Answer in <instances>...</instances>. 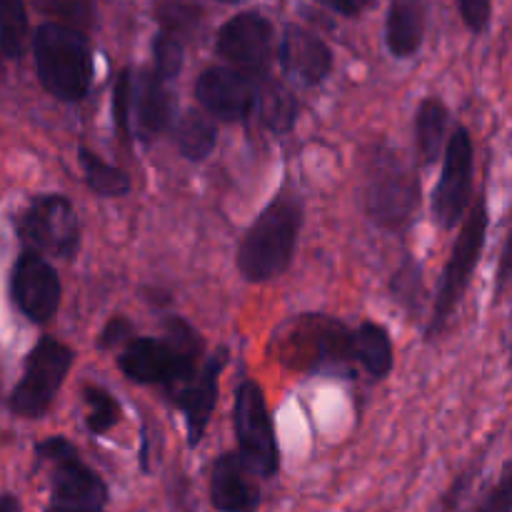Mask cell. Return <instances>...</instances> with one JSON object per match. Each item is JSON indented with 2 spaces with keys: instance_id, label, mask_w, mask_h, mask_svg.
<instances>
[{
  "instance_id": "1",
  "label": "cell",
  "mask_w": 512,
  "mask_h": 512,
  "mask_svg": "<svg viewBox=\"0 0 512 512\" xmlns=\"http://www.w3.org/2000/svg\"><path fill=\"white\" fill-rule=\"evenodd\" d=\"M303 218V198L295 190H283L265 205L238 248V270L248 283H268L290 268Z\"/></svg>"
},
{
  "instance_id": "2",
  "label": "cell",
  "mask_w": 512,
  "mask_h": 512,
  "mask_svg": "<svg viewBox=\"0 0 512 512\" xmlns=\"http://www.w3.org/2000/svg\"><path fill=\"white\" fill-rule=\"evenodd\" d=\"M163 338H133L125 343L118 368L133 383L163 385L188 383L200 370L203 338L183 318H165Z\"/></svg>"
},
{
  "instance_id": "3",
  "label": "cell",
  "mask_w": 512,
  "mask_h": 512,
  "mask_svg": "<svg viewBox=\"0 0 512 512\" xmlns=\"http://www.w3.org/2000/svg\"><path fill=\"white\" fill-rule=\"evenodd\" d=\"M35 70L40 85L63 103H78L93 85V53L80 30L45 23L33 35Z\"/></svg>"
},
{
  "instance_id": "4",
  "label": "cell",
  "mask_w": 512,
  "mask_h": 512,
  "mask_svg": "<svg viewBox=\"0 0 512 512\" xmlns=\"http://www.w3.org/2000/svg\"><path fill=\"white\" fill-rule=\"evenodd\" d=\"M420 208V178L398 148L373 155L365 183V210L378 228L400 233Z\"/></svg>"
},
{
  "instance_id": "5",
  "label": "cell",
  "mask_w": 512,
  "mask_h": 512,
  "mask_svg": "<svg viewBox=\"0 0 512 512\" xmlns=\"http://www.w3.org/2000/svg\"><path fill=\"white\" fill-rule=\"evenodd\" d=\"M488 223V203H485V198H480L473 205L468 218H465L463 228H460L458 238H455L453 250H450L448 263L443 268V275H440L438 290H435L433 315H430L428 330H425V338L428 340H435L448 328L450 318L455 315L458 305L463 303L475 268L480 263V255H483L485 238H488Z\"/></svg>"
},
{
  "instance_id": "6",
  "label": "cell",
  "mask_w": 512,
  "mask_h": 512,
  "mask_svg": "<svg viewBox=\"0 0 512 512\" xmlns=\"http://www.w3.org/2000/svg\"><path fill=\"white\" fill-rule=\"evenodd\" d=\"M118 128L143 143L168 130L175 120V95L153 70H123L113 90Z\"/></svg>"
},
{
  "instance_id": "7",
  "label": "cell",
  "mask_w": 512,
  "mask_h": 512,
  "mask_svg": "<svg viewBox=\"0 0 512 512\" xmlns=\"http://www.w3.org/2000/svg\"><path fill=\"white\" fill-rule=\"evenodd\" d=\"M75 363V353L68 345L45 335L25 355L23 378L13 388L8 400L10 413L23 420H40L48 415Z\"/></svg>"
},
{
  "instance_id": "8",
  "label": "cell",
  "mask_w": 512,
  "mask_h": 512,
  "mask_svg": "<svg viewBox=\"0 0 512 512\" xmlns=\"http://www.w3.org/2000/svg\"><path fill=\"white\" fill-rule=\"evenodd\" d=\"M233 425L238 435V458L250 475L268 480L278 475L280 448L268 403L255 380H243L235 390Z\"/></svg>"
},
{
  "instance_id": "9",
  "label": "cell",
  "mask_w": 512,
  "mask_h": 512,
  "mask_svg": "<svg viewBox=\"0 0 512 512\" xmlns=\"http://www.w3.org/2000/svg\"><path fill=\"white\" fill-rule=\"evenodd\" d=\"M283 355L290 365L313 373H343L353 365L350 355V330L343 323L323 315H308L305 320L290 323V335L283 338Z\"/></svg>"
},
{
  "instance_id": "10",
  "label": "cell",
  "mask_w": 512,
  "mask_h": 512,
  "mask_svg": "<svg viewBox=\"0 0 512 512\" xmlns=\"http://www.w3.org/2000/svg\"><path fill=\"white\" fill-rule=\"evenodd\" d=\"M18 235L28 250L73 260L80 250V223L73 203L65 195H35L18 218Z\"/></svg>"
},
{
  "instance_id": "11",
  "label": "cell",
  "mask_w": 512,
  "mask_h": 512,
  "mask_svg": "<svg viewBox=\"0 0 512 512\" xmlns=\"http://www.w3.org/2000/svg\"><path fill=\"white\" fill-rule=\"evenodd\" d=\"M35 455H38V460L53 465V473H50L53 505L103 510V505L108 503V485L78 458V450L73 443H68L63 435H53V438H45L43 443L35 445Z\"/></svg>"
},
{
  "instance_id": "12",
  "label": "cell",
  "mask_w": 512,
  "mask_h": 512,
  "mask_svg": "<svg viewBox=\"0 0 512 512\" xmlns=\"http://www.w3.org/2000/svg\"><path fill=\"white\" fill-rule=\"evenodd\" d=\"M473 155V138H470L468 128L460 125L445 143L443 170H440L438 185L430 198L435 223L443 230H453L468 213L470 198H473Z\"/></svg>"
},
{
  "instance_id": "13",
  "label": "cell",
  "mask_w": 512,
  "mask_h": 512,
  "mask_svg": "<svg viewBox=\"0 0 512 512\" xmlns=\"http://www.w3.org/2000/svg\"><path fill=\"white\" fill-rule=\"evenodd\" d=\"M60 278L53 265L33 250H23L10 273V298L15 308L35 325H45L58 315Z\"/></svg>"
},
{
  "instance_id": "14",
  "label": "cell",
  "mask_w": 512,
  "mask_h": 512,
  "mask_svg": "<svg viewBox=\"0 0 512 512\" xmlns=\"http://www.w3.org/2000/svg\"><path fill=\"white\" fill-rule=\"evenodd\" d=\"M260 85V75L245 70L208 68L195 83V98L215 120L240 123L253 115Z\"/></svg>"
},
{
  "instance_id": "15",
  "label": "cell",
  "mask_w": 512,
  "mask_h": 512,
  "mask_svg": "<svg viewBox=\"0 0 512 512\" xmlns=\"http://www.w3.org/2000/svg\"><path fill=\"white\" fill-rule=\"evenodd\" d=\"M228 360V348H218L210 358H205V363L200 365L198 373H195L183 388L170 393V400H173V405L185 418L190 448H198V445L203 443L205 430H208L210 418H213L215 403H218L220 375H223Z\"/></svg>"
},
{
  "instance_id": "16",
  "label": "cell",
  "mask_w": 512,
  "mask_h": 512,
  "mask_svg": "<svg viewBox=\"0 0 512 512\" xmlns=\"http://www.w3.org/2000/svg\"><path fill=\"white\" fill-rule=\"evenodd\" d=\"M215 48L233 68L260 75L273 58V25L258 13H240L220 28Z\"/></svg>"
},
{
  "instance_id": "17",
  "label": "cell",
  "mask_w": 512,
  "mask_h": 512,
  "mask_svg": "<svg viewBox=\"0 0 512 512\" xmlns=\"http://www.w3.org/2000/svg\"><path fill=\"white\" fill-rule=\"evenodd\" d=\"M280 68L300 85H318L333 70V53L315 33L305 28H288L280 43Z\"/></svg>"
},
{
  "instance_id": "18",
  "label": "cell",
  "mask_w": 512,
  "mask_h": 512,
  "mask_svg": "<svg viewBox=\"0 0 512 512\" xmlns=\"http://www.w3.org/2000/svg\"><path fill=\"white\" fill-rule=\"evenodd\" d=\"M238 453H223L210 470V503L218 512H255L260 508L258 485L248 480Z\"/></svg>"
},
{
  "instance_id": "19",
  "label": "cell",
  "mask_w": 512,
  "mask_h": 512,
  "mask_svg": "<svg viewBox=\"0 0 512 512\" xmlns=\"http://www.w3.org/2000/svg\"><path fill=\"white\" fill-rule=\"evenodd\" d=\"M350 355H353V363H358L373 380L388 378L395 363L393 340L388 330L370 320L350 330Z\"/></svg>"
},
{
  "instance_id": "20",
  "label": "cell",
  "mask_w": 512,
  "mask_h": 512,
  "mask_svg": "<svg viewBox=\"0 0 512 512\" xmlns=\"http://www.w3.org/2000/svg\"><path fill=\"white\" fill-rule=\"evenodd\" d=\"M425 35V10L420 0H393L385 23V40L395 58H410L420 50Z\"/></svg>"
},
{
  "instance_id": "21",
  "label": "cell",
  "mask_w": 512,
  "mask_h": 512,
  "mask_svg": "<svg viewBox=\"0 0 512 512\" xmlns=\"http://www.w3.org/2000/svg\"><path fill=\"white\" fill-rule=\"evenodd\" d=\"M450 110L440 98H425L415 110V148L425 165L438 163L448 143Z\"/></svg>"
},
{
  "instance_id": "22",
  "label": "cell",
  "mask_w": 512,
  "mask_h": 512,
  "mask_svg": "<svg viewBox=\"0 0 512 512\" xmlns=\"http://www.w3.org/2000/svg\"><path fill=\"white\" fill-rule=\"evenodd\" d=\"M173 135L180 153L193 163H203L218 143V128L213 118L200 110H185L178 120H173Z\"/></svg>"
},
{
  "instance_id": "23",
  "label": "cell",
  "mask_w": 512,
  "mask_h": 512,
  "mask_svg": "<svg viewBox=\"0 0 512 512\" xmlns=\"http://www.w3.org/2000/svg\"><path fill=\"white\" fill-rule=\"evenodd\" d=\"M78 160L80 168H83L85 183L100 198H123L130 193L133 183H130V175L125 170L115 168V165L105 163L98 153L88 148H78Z\"/></svg>"
},
{
  "instance_id": "24",
  "label": "cell",
  "mask_w": 512,
  "mask_h": 512,
  "mask_svg": "<svg viewBox=\"0 0 512 512\" xmlns=\"http://www.w3.org/2000/svg\"><path fill=\"white\" fill-rule=\"evenodd\" d=\"M253 113H258L260 123L273 130L275 135H285L293 130L295 120H298V103L280 85H260Z\"/></svg>"
},
{
  "instance_id": "25",
  "label": "cell",
  "mask_w": 512,
  "mask_h": 512,
  "mask_svg": "<svg viewBox=\"0 0 512 512\" xmlns=\"http://www.w3.org/2000/svg\"><path fill=\"white\" fill-rule=\"evenodd\" d=\"M390 295L410 318H418L425 305V275L415 255H405L403 263L390 275Z\"/></svg>"
},
{
  "instance_id": "26",
  "label": "cell",
  "mask_w": 512,
  "mask_h": 512,
  "mask_svg": "<svg viewBox=\"0 0 512 512\" xmlns=\"http://www.w3.org/2000/svg\"><path fill=\"white\" fill-rule=\"evenodd\" d=\"M28 10L23 0H0V50L8 58H20L28 48Z\"/></svg>"
},
{
  "instance_id": "27",
  "label": "cell",
  "mask_w": 512,
  "mask_h": 512,
  "mask_svg": "<svg viewBox=\"0 0 512 512\" xmlns=\"http://www.w3.org/2000/svg\"><path fill=\"white\" fill-rule=\"evenodd\" d=\"M85 405H88V430L93 435H105L123 420V408L118 398L100 385H88L83 390Z\"/></svg>"
},
{
  "instance_id": "28",
  "label": "cell",
  "mask_w": 512,
  "mask_h": 512,
  "mask_svg": "<svg viewBox=\"0 0 512 512\" xmlns=\"http://www.w3.org/2000/svg\"><path fill=\"white\" fill-rule=\"evenodd\" d=\"M153 58V73L158 75L163 83H170V80L178 78L180 70H183V45H180V40L175 38L173 33H158L153 40Z\"/></svg>"
},
{
  "instance_id": "29",
  "label": "cell",
  "mask_w": 512,
  "mask_h": 512,
  "mask_svg": "<svg viewBox=\"0 0 512 512\" xmlns=\"http://www.w3.org/2000/svg\"><path fill=\"white\" fill-rule=\"evenodd\" d=\"M475 512H512V473L510 463H505L498 485L483 498Z\"/></svg>"
},
{
  "instance_id": "30",
  "label": "cell",
  "mask_w": 512,
  "mask_h": 512,
  "mask_svg": "<svg viewBox=\"0 0 512 512\" xmlns=\"http://www.w3.org/2000/svg\"><path fill=\"white\" fill-rule=\"evenodd\" d=\"M45 13L63 15L65 20H73L75 25H88L93 18V3L90 0H40Z\"/></svg>"
},
{
  "instance_id": "31",
  "label": "cell",
  "mask_w": 512,
  "mask_h": 512,
  "mask_svg": "<svg viewBox=\"0 0 512 512\" xmlns=\"http://www.w3.org/2000/svg\"><path fill=\"white\" fill-rule=\"evenodd\" d=\"M133 335H135V325L130 323V320L110 318L108 325L103 328V333H100L98 348L100 350H110V348H115V345L133 340Z\"/></svg>"
},
{
  "instance_id": "32",
  "label": "cell",
  "mask_w": 512,
  "mask_h": 512,
  "mask_svg": "<svg viewBox=\"0 0 512 512\" xmlns=\"http://www.w3.org/2000/svg\"><path fill=\"white\" fill-rule=\"evenodd\" d=\"M460 13H463L465 25L473 33L488 28L490 20V0H460Z\"/></svg>"
},
{
  "instance_id": "33",
  "label": "cell",
  "mask_w": 512,
  "mask_h": 512,
  "mask_svg": "<svg viewBox=\"0 0 512 512\" xmlns=\"http://www.w3.org/2000/svg\"><path fill=\"white\" fill-rule=\"evenodd\" d=\"M318 3H323L325 8L335 10L340 15H358L360 10L368 8L370 0H318Z\"/></svg>"
},
{
  "instance_id": "34",
  "label": "cell",
  "mask_w": 512,
  "mask_h": 512,
  "mask_svg": "<svg viewBox=\"0 0 512 512\" xmlns=\"http://www.w3.org/2000/svg\"><path fill=\"white\" fill-rule=\"evenodd\" d=\"M0 512H20L18 498H15V495H10V493L0 495Z\"/></svg>"
},
{
  "instance_id": "35",
  "label": "cell",
  "mask_w": 512,
  "mask_h": 512,
  "mask_svg": "<svg viewBox=\"0 0 512 512\" xmlns=\"http://www.w3.org/2000/svg\"><path fill=\"white\" fill-rule=\"evenodd\" d=\"M43 512H103V510H78V508H60V505H50Z\"/></svg>"
},
{
  "instance_id": "36",
  "label": "cell",
  "mask_w": 512,
  "mask_h": 512,
  "mask_svg": "<svg viewBox=\"0 0 512 512\" xmlns=\"http://www.w3.org/2000/svg\"><path fill=\"white\" fill-rule=\"evenodd\" d=\"M223 3H240V0H223Z\"/></svg>"
}]
</instances>
